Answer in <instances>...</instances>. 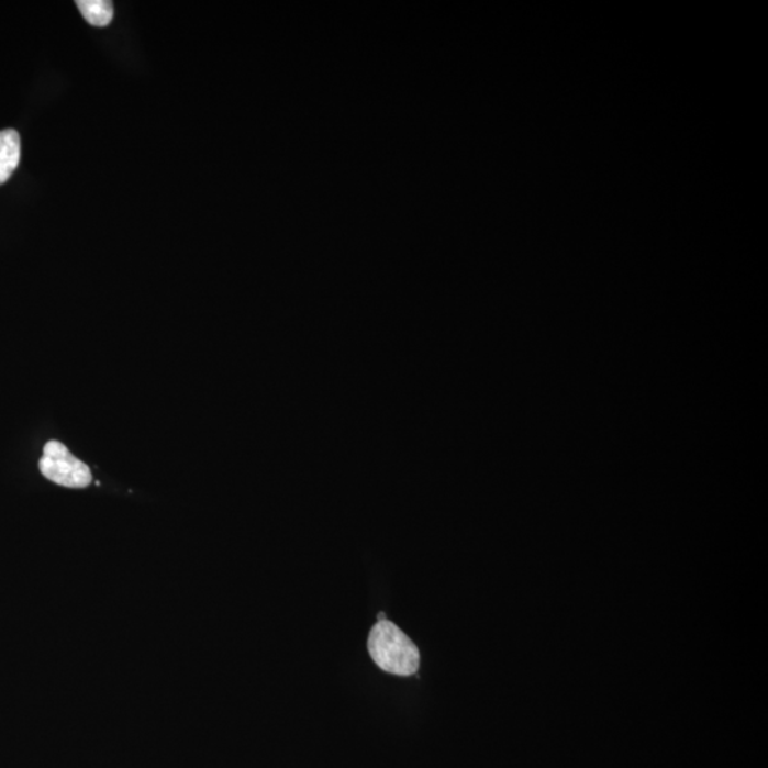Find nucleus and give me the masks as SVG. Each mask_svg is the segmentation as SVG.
<instances>
[{"label": "nucleus", "mask_w": 768, "mask_h": 768, "mask_svg": "<svg viewBox=\"0 0 768 768\" xmlns=\"http://www.w3.org/2000/svg\"><path fill=\"white\" fill-rule=\"evenodd\" d=\"M76 7L91 26L105 27L113 21V2L108 0H77Z\"/></svg>", "instance_id": "20e7f679"}, {"label": "nucleus", "mask_w": 768, "mask_h": 768, "mask_svg": "<svg viewBox=\"0 0 768 768\" xmlns=\"http://www.w3.org/2000/svg\"><path fill=\"white\" fill-rule=\"evenodd\" d=\"M367 649L375 664L388 674L410 676L419 670V647L394 623H376L367 639Z\"/></svg>", "instance_id": "f257e3e1"}, {"label": "nucleus", "mask_w": 768, "mask_h": 768, "mask_svg": "<svg viewBox=\"0 0 768 768\" xmlns=\"http://www.w3.org/2000/svg\"><path fill=\"white\" fill-rule=\"evenodd\" d=\"M378 620H379V622H380V621H386V615H385L383 612H380V615H379Z\"/></svg>", "instance_id": "39448f33"}, {"label": "nucleus", "mask_w": 768, "mask_h": 768, "mask_svg": "<svg viewBox=\"0 0 768 768\" xmlns=\"http://www.w3.org/2000/svg\"><path fill=\"white\" fill-rule=\"evenodd\" d=\"M21 162V135L14 130L0 132V186L9 181Z\"/></svg>", "instance_id": "7ed1b4c3"}, {"label": "nucleus", "mask_w": 768, "mask_h": 768, "mask_svg": "<svg viewBox=\"0 0 768 768\" xmlns=\"http://www.w3.org/2000/svg\"><path fill=\"white\" fill-rule=\"evenodd\" d=\"M43 477L66 488H86L91 482V471L86 463L76 458L69 448L56 439H51L43 448L38 460Z\"/></svg>", "instance_id": "f03ea898"}]
</instances>
